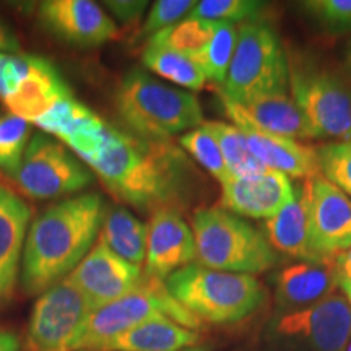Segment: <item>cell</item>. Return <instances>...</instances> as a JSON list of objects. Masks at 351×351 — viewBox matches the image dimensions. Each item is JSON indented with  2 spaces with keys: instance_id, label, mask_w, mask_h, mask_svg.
<instances>
[{
  "instance_id": "3957f363",
  "label": "cell",
  "mask_w": 351,
  "mask_h": 351,
  "mask_svg": "<svg viewBox=\"0 0 351 351\" xmlns=\"http://www.w3.org/2000/svg\"><path fill=\"white\" fill-rule=\"evenodd\" d=\"M119 119L140 138L168 142L204 124L199 99L181 88L153 78L142 69H132L121 78L114 95Z\"/></svg>"
},
{
  "instance_id": "603a6c76",
  "label": "cell",
  "mask_w": 351,
  "mask_h": 351,
  "mask_svg": "<svg viewBox=\"0 0 351 351\" xmlns=\"http://www.w3.org/2000/svg\"><path fill=\"white\" fill-rule=\"evenodd\" d=\"M202 337L171 319H150L114 337L99 351H181L194 348Z\"/></svg>"
},
{
  "instance_id": "7402d4cb",
  "label": "cell",
  "mask_w": 351,
  "mask_h": 351,
  "mask_svg": "<svg viewBox=\"0 0 351 351\" xmlns=\"http://www.w3.org/2000/svg\"><path fill=\"white\" fill-rule=\"evenodd\" d=\"M243 132L249 150L263 166L291 178H315L322 176L315 148L296 140L267 134L244 121L234 122Z\"/></svg>"
},
{
  "instance_id": "60d3db41",
  "label": "cell",
  "mask_w": 351,
  "mask_h": 351,
  "mask_svg": "<svg viewBox=\"0 0 351 351\" xmlns=\"http://www.w3.org/2000/svg\"><path fill=\"white\" fill-rule=\"evenodd\" d=\"M341 291H343V295L346 296V300L351 304V285H345V287H340Z\"/></svg>"
},
{
  "instance_id": "8d00e7d4",
  "label": "cell",
  "mask_w": 351,
  "mask_h": 351,
  "mask_svg": "<svg viewBox=\"0 0 351 351\" xmlns=\"http://www.w3.org/2000/svg\"><path fill=\"white\" fill-rule=\"evenodd\" d=\"M111 13L119 23L124 26L135 25L142 19L145 8L148 7V2H140V0H111L104 2Z\"/></svg>"
},
{
  "instance_id": "f546056e",
  "label": "cell",
  "mask_w": 351,
  "mask_h": 351,
  "mask_svg": "<svg viewBox=\"0 0 351 351\" xmlns=\"http://www.w3.org/2000/svg\"><path fill=\"white\" fill-rule=\"evenodd\" d=\"M29 122L13 114H0V169L13 179L29 143Z\"/></svg>"
},
{
  "instance_id": "7c38bea8",
  "label": "cell",
  "mask_w": 351,
  "mask_h": 351,
  "mask_svg": "<svg viewBox=\"0 0 351 351\" xmlns=\"http://www.w3.org/2000/svg\"><path fill=\"white\" fill-rule=\"evenodd\" d=\"M300 194L315 257L320 263L332 262L351 245V199L324 176L304 179Z\"/></svg>"
},
{
  "instance_id": "f1b7e54d",
  "label": "cell",
  "mask_w": 351,
  "mask_h": 351,
  "mask_svg": "<svg viewBox=\"0 0 351 351\" xmlns=\"http://www.w3.org/2000/svg\"><path fill=\"white\" fill-rule=\"evenodd\" d=\"M238 41V28L231 23H217L213 39L205 47V51L194 59L207 80L223 85L228 77L232 54Z\"/></svg>"
},
{
  "instance_id": "7a4b0ae2",
  "label": "cell",
  "mask_w": 351,
  "mask_h": 351,
  "mask_svg": "<svg viewBox=\"0 0 351 351\" xmlns=\"http://www.w3.org/2000/svg\"><path fill=\"white\" fill-rule=\"evenodd\" d=\"M108 205L96 192L73 195L46 208L29 225L20 283L38 296L77 269L93 249Z\"/></svg>"
},
{
  "instance_id": "ab89813d",
  "label": "cell",
  "mask_w": 351,
  "mask_h": 351,
  "mask_svg": "<svg viewBox=\"0 0 351 351\" xmlns=\"http://www.w3.org/2000/svg\"><path fill=\"white\" fill-rule=\"evenodd\" d=\"M0 351H21L20 337L7 327H0Z\"/></svg>"
},
{
  "instance_id": "9c48e42d",
  "label": "cell",
  "mask_w": 351,
  "mask_h": 351,
  "mask_svg": "<svg viewBox=\"0 0 351 351\" xmlns=\"http://www.w3.org/2000/svg\"><path fill=\"white\" fill-rule=\"evenodd\" d=\"M351 340V304L333 291L317 304L275 315L265 330L267 351H345Z\"/></svg>"
},
{
  "instance_id": "d6a6232c",
  "label": "cell",
  "mask_w": 351,
  "mask_h": 351,
  "mask_svg": "<svg viewBox=\"0 0 351 351\" xmlns=\"http://www.w3.org/2000/svg\"><path fill=\"white\" fill-rule=\"evenodd\" d=\"M322 176L351 199V140L315 148Z\"/></svg>"
},
{
  "instance_id": "d590c367",
  "label": "cell",
  "mask_w": 351,
  "mask_h": 351,
  "mask_svg": "<svg viewBox=\"0 0 351 351\" xmlns=\"http://www.w3.org/2000/svg\"><path fill=\"white\" fill-rule=\"evenodd\" d=\"M26 72V54L0 52V99H7L19 86Z\"/></svg>"
},
{
  "instance_id": "4316f807",
  "label": "cell",
  "mask_w": 351,
  "mask_h": 351,
  "mask_svg": "<svg viewBox=\"0 0 351 351\" xmlns=\"http://www.w3.org/2000/svg\"><path fill=\"white\" fill-rule=\"evenodd\" d=\"M142 62L156 75L163 77L165 80L174 83V85L187 88V90L199 91L207 82L202 69L191 57L165 49V47L148 44L142 54Z\"/></svg>"
},
{
  "instance_id": "e575fe53",
  "label": "cell",
  "mask_w": 351,
  "mask_h": 351,
  "mask_svg": "<svg viewBox=\"0 0 351 351\" xmlns=\"http://www.w3.org/2000/svg\"><path fill=\"white\" fill-rule=\"evenodd\" d=\"M194 0H158L148 12L145 23L140 29V36H153L181 21L195 7Z\"/></svg>"
},
{
  "instance_id": "ffe728a7",
  "label": "cell",
  "mask_w": 351,
  "mask_h": 351,
  "mask_svg": "<svg viewBox=\"0 0 351 351\" xmlns=\"http://www.w3.org/2000/svg\"><path fill=\"white\" fill-rule=\"evenodd\" d=\"M339 280L332 262H298L275 275V315L296 313L317 304L337 291Z\"/></svg>"
},
{
  "instance_id": "1f68e13d",
  "label": "cell",
  "mask_w": 351,
  "mask_h": 351,
  "mask_svg": "<svg viewBox=\"0 0 351 351\" xmlns=\"http://www.w3.org/2000/svg\"><path fill=\"white\" fill-rule=\"evenodd\" d=\"M179 145L194 158L202 168L207 169L221 186L231 178L217 140L204 125L182 134L179 137Z\"/></svg>"
},
{
  "instance_id": "52a82bcc",
  "label": "cell",
  "mask_w": 351,
  "mask_h": 351,
  "mask_svg": "<svg viewBox=\"0 0 351 351\" xmlns=\"http://www.w3.org/2000/svg\"><path fill=\"white\" fill-rule=\"evenodd\" d=\"M288 59L278 34L269 25L254 21L238 28V41L219 93L238 104L261 96L287 93Z\"/></svg>"
},
{
  "instance_id": "f35d334b",
  "label": "cell",
  "mask_w": 351,
  "mask_h": 351,
  "mask_svg": "<svg viewBox=\"0 0 351 351\" xmlns=\"http://www.w3.org/2000/svg\"><path fill=\"white\" fill-rule=\"evenodd\" d=\"M0 52L15 54L20 52V41L8 26L0 20Z\"/></svg>"
},
{
  "instance_id": "d4e9b609",
  "label": "cell",
  "mask_w": 351,
  "mask_h": 351,
  "mask_svg": "<svg viewBox=\"0 0 351 351\" xmlns=\"http://www.w3.org/2000/svg\"><path fill=\"white\" fill-rule=\"evenodd\" d=\"M99 241L114 254L142 269L147 257V225L122 207H108Z\"/></svg>"
},
{
  "instance_id": "cb8c5ba5",
  "label": "cell",
  "mask_w": 351,
  "mask_h": 351,
  "mask_svg": "<svg viewBox=\"0 0 351 351\" xmlns=\"http://www.w3.org/2000/svg\"><path fill=\"white\" fill-rule=\"evenodd\" d=\"M263 234L275 252L301 262H319L311 245L306 205L300 192L295 191L293 199L274 218L265 219Z\"/></svg>"
},
{
  "instance_id": "836d02e7",
  "label": "cell",
  "mask_w": 351,
  "mask_h": 351,
  "mask_svg": "<svg viewBox=\"0 0 351 351\" xmlns=\"http://www.w3.org/2000/svg\"><path fill=\"white\" fill-rule=\"evenodd\" d=\"M301 7L328 33L351 32V0H313Z\"/></svg>"
},
{
  "instance_id": "277c9868",
  "label": "cell",
  "mask_w": 351,
  "mask_h": 351,
  "mask_svg": "<svg viewBox=\"0 0 351 351\" xmlns=\"http://www.w3.org/2000/svg\"><path fill=\"white\" fill-rule=\"evenodd\" d=\"M166 288L200 322L228 326L251 317L267 300L254 275L230 274L191 263L166 278Z\"/></svg>"
},
{
  "instance_id": "4fadbf2b",
  "label": "cell",
  "mask_w": 351,
  "mask_h": 351,
  "mask_svg": "<svg viewBox=\"0 0 351 351\" xmlns=\"http://www.w3.org/2000/svg\"><path fill=\"white\" fill-rule=\"evenodd\" d=\"M65 280L82 293L93 313L137 291L143 283V270L98 241Z\"/></svg>"
},
{
  "instance_id": "5bb4252c",
  "label": "cell",
  "mask_w": 351,
  "mask_h": 351,
  "mask_svg": "<svg viewBox=\"0 0 351 351\" xmlns=\"http://www.w3.org/2000/svg\"><path fill=\"white\" fill-rule=\"evenodd\" d=\"M38 15L47 33L73 47L103 46L117 34L114 20L90 0H46Z\"/></svg>"
},
{
  "instance_id": "8992f818",
  "label": "cell",
  "mask_w": 351,
  "mask_h": 351,
  "mask_svg": "<svg viewBox=\"0 0 351 351\" xmlns=\"http://www.w3.org/2000/svg\"><path fill=\"white\" fill-rule=\"evenodd\" d=\"M288 85L309 138L351 140V86L330 69L289 54Z\"/></svg>"
},
{
  "instance_id": "44dd1931",
  "label": "cell",
  "mask_w": 351,
  "mask_h": 351,
  "mask_svg": "<svg viewBox=\"0 0 351 351\" xmlns=\"http://www.w3.org/2000/svg\"><path fill=\"white\" fill-rule=\"evenodd\" d=\"M226 116L232 122L244 121L267 134L285 138H309L300 109L288 93L261 96L245 104H238L218 91Z\"/></svg>"
},
{
  "instance_id": "74e56055",
  "label": "cell",
  "mask_w": 351,
  "mask_h": 351,
  "mask_svg": "<svg viewBox=\"0 0 351 351\" xmlns=\"http://www.w3.org/2000/svg\"><path fill=\"white\" fill-rule=\"evenodd\" d=\"M332 265L339 280V287L351 285V245L333 257Z\"/></svg>"
},
{
  "instance_id": "7bdbcfd3",
  "label": "cell",
  "mask_w": 351,
  "mask_h": 351,
  "mask_svg": "<svg viewBox=\"0 0 351 351\" xmlns=\"http://www.w3.org/2000/svg\"><path fill=\"white\" fill-rule=\"evenodd\" d=\"M346 59H348V65H350V69H351V46H350V49H348V56H346Z\"/></svg>"
},
{
  "instance_id": "8fae6325",
  "label": "cell",
  "mask_w": 351,
  "mask_h": 351,
  "mask_svg": "<svg viewBox=\"0 0 351 351\" xmlns=\"http://www.w3.org/2000/svg\"><path fill=\"white\" fill-rule=\"evenodd\" d=\"M91 309L67 280L51 287L34 302L23 351H77Z\"/></svg>"
},
{
  "instance_id": "484cf974",
  "label": "cell",
  "mask_w": 351,
  "mask_h": 351,
  "mask_svg": "<svg viewBox=\"0 0 351 351\" xmlns=\"http://www.w3.org/2000/svg\"><path fill=\"white\" fill-rule=\"evenodd\" d=\"M202 125L217 140L231 178H256L269 171L249 150L243 132L238 127L219 121H208Z\"/></svg>"
},
{
  "instance_id": "9a60e30c",
  "label": "cell",
  "mask_w": 351,
  "mask_h": 351,
  "mask_svg": "<svg viewBox=\"0 0 351 351\" xmlns=\"http://www.w3.org/2000/svg\"><path fill=\"white\" fill-rule=\"evenodd\" d=\"M195 261L194 232L181 213L173 208H160L153 212L147 223V275L166 282L174 271L191 265Z\"/></svg>"
},
{
  "instance_id": "6da1fadb",
  "label": "cell",
  "mask_w": 351,
  "mask_h": 351,
  "mask_svg": "<svg viewBox=\"0 0 351 351\" xmlns=\"http://www.w3.org/2000/svg\"><path fill=\"white\" fill-rule=\"evenodd\" d=\"M117 199L138 210L181 208L192 169L169 142L140 138L109 125L99 150L86 163Z\"/></svg>"
},
{
  "instance_id": "d6986e66",
  "label": "cell",
  "mask_w": 351,
  "mask_h": 351,
  "mask_svg": "<svg viewBox=\"0 0 351 351\" xmlns=\"http://www.w3.org/2000/svg\"><path fill=\"white\" fill-rule=\"evenodd\" d=\"M72 95L60 72L49 60L26 54V72L15 91L3 99L8 112L34 122L46 114L57 101Z\"/></svg>"
},
{
  "instance_id": "30bf717a",
  "label": "cell",
  "mask_w": 351,
  "mask_h": 351,
  "mask_svg": "<svg viewBox=\"0 0 351 351\" xmlns=\"http://www.w3.org/2000/svg\"><path fill=\"white\" fill-rule=\"evenodd\" d=\"M21 194L52 200L77 194L93 181L91 171L62 143L46 134L33 135L15 178Z\"/></svg>"
},
{
  "instance_id": "5b68a950",
  "label": "cell",
  "mask_w": 351,
  "mask_h": 351,
  "mask_svg": "<svg viewBox=\"0 0 351 351\" xmlns=\"http://www.w3.org/2000/svg\"><path fill=\"white\" fill-rule=\"evenodd\" d=\"M195 261L230 274L257 275L276 265V252L265 234L221 207L200 208L192 217Z\"/></svg>"
},
{
  "instance_id": "ee69618b",
  "label": "cell",
  "mask_w": 351,
  "mask_h": 351,
  "mask_svg": "<svg viewBox=\"0 0 351 351\" xmlns=\"http://www.w3.org/2000/svg\"><path fill=\"white\" fill-rule=\"evenodd\" d=\"M345 351H351V340H350V343H348V346H346Z\"/></svg>"
},
{
  "instance_id": "83f0119b",
  "label": "cell",
  "mask_w": 351,
  "mask_h": 351,
  "mask_svg": "<svg viewBox=\"0 0 351 351\" xmlns=\"http://www.w3.org/2000/svg\"><path fill=\"white\" fill-rule=\"evenodd\" d=\"M215 21L187 19L181 20L163 32L153 34L148 44L156 47H165V49L179 52V54L191 57L192 60L205 51L210 41L213 39Z\"/></svg>"
},
{
  "instance_id": "ba28073f",
  "label": "cell",
  "mask_w": 351,
  "mask_h": 351,
  "mask_svg": "<svg viewBox=\"0 0 351 351\" xmlns=\"http://www.w3.org/2000/svg\"><path fill=\"white\" fill-rule=\"evenodd\" d=\"M150 319H171L197 332L202 327L200 320L169 295L163 280L143 271V283L137 291L90 314L77 351H99L114 337Z\"/></svg>"
},
{
  "instance_id": "e0dca14e",
  "label": "cell",
  "mask_w": 351,
  "mask_h": 351,
  "mask_svg": "<svg viewBox=\"0 0 351 351\" xmlns=\"http://www.w3.org/2000/svg\"><path fill=\"white\" fill-rule=\"evenodd\" d=\"M34 124L64 142L85 163L99 150L109 129V124L73 96L57 101Z\"/></svg>"
},
{
  "instance_id": "4dcf8cb0",
  "label": "cell",
  "mask_w": 351,
  "mask_h": 351,
  "mask_svg": "<svg viewBox=\"0 0 351 351\" xmlns=\"http://www.w3.org/2000/svg\"><path fill=\"white\" fill-rule=\"evenodd\" d=\"M265 3L256 0H202L197 2L189 19L215 21V23H254L261 20Z\"/></svg>"
},
{
  "instance_id": "b9f144b4",
  "label": "cell",
  "mask_w": 351,
  "mask_h": 351,
  "mask_svg": "<svg viewBox=\"0 0 351 351\" xmlns=\"http://www.w3.org/2000/svg\"><path fill=\"white\" fill-rule=\"evenodd\" d=\"M181 351H207V350L199 348V346H194V348H187V350H181Z\"/></svg>"
},
{
  "instance_id": "ac0fdd59",
  "label": "cell",
  "mask_w": 351,
  "mask_h": 351,
  "mask_svg": "<svg viewBox=\"0 0 351 351\" xmlns=\"http://www.w3.org/2000/svg\"><path fill=\"white\" fill-rule=\"evenodd\" d=\"M32 208L21 197L0 184V309L15 293L28 236Z\"/></svg>"
},
{
  "instance_id": "2e32d148",
  "label": "cell",
  "mask_w": 351,
  "mask_h": 351,
  "mask_svg": "<svg viewBox=\"0 0 351 351\" xmlns=\"http://www.w3.org/2000/svg\"><path fill=\"white\" fill-rule=\"evenodd\" d=\"M221 187V208L256 219L274 218L295 195L288 176L274 169L256 178H230Z\"/></svg>"
}]
</instances>
